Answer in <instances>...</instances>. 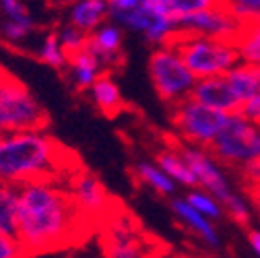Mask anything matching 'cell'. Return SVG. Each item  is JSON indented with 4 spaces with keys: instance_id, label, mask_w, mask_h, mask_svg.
I'll return each mask as SVG.
<instances>
[{
    "instance_id": "obj_8",
    "label": "cell",
    "mask_w": 260,
    "mask_h": 258,
    "mask_svg": "<svg viewBox=\"0 0 260 258\" xmlns=\"http://www.w3.org/2000/svg\"><path fill=\"white\" fill-rule=\"evenodd\" d=\"M48 112L38 98L17 77L5 75L0 79V135L46 128Z\"/></svg>"
},
{
    "instance_id": "obj_33",
    "label": "cell",
    "mask_w": 260,
    "mask_h": 258,
    "mask_svg": "<svg viewBox=\"0 0 260 258\" xmlns=\"http://www.w3.org/2000/svg\"><path fill=\"white\" fill-rule=\"evenodd\" d=\"M238 112L246 120H250L254 124H260V93L254 95V98H250V100H246V102H242V106H240Z\"/></svg>"
},
{
    "instance_id": "obj_32",
    "label": "cell",
    "mask_w": 260,
    "mask_h": 258,
    "mask_svg": "<svg viewBox=\"0 0 260 258\" xmlns=\"http://www.w3.org/2000/svg\"><path fill=\"white\" fill-rule=\"evenodd\" d=\"M0 13L5 19H21L29 17V9L23 0H0Z\"/></svg>"
},
{
    "instance_id": "obj_19",
    "label": "cell",
    "mask_w": 260,
    "mask_h": 258,
    "mask_svg": "<svg viewBox=\"0 0 260 258\" xmlns=\"http://www.w3.org/2000/svg\"><path fill=\"white\" fill-rule=\"evenodd\" d=\"M133 176L143 188L155 192L157 197H170L172 199V197H176V192H178V184L164 170H161L155 161L139 159L137 164L133 166Z\"/></svg>"
},
{
    "instance_id": "obj_11",
    "label": "cell",
    "mask_w": 260,
    "mask_h": 258,
    "mask_svg": "<svg viewBox=\"0 0 260 258\" xmlns=\"http://www.w3.org/2000/svg\"><path fill=\"white\" fill-rule=\"evenodd\" d=\"M178 147L184 155V159L188 161V166L194 174L197 186L211 192L215 199H219L221 203H225L234 195V186L227 178V174L223 172V166L211 155L209 149L203 147H194V145H186L178 141Z\"/></svg>"
},
{
    "instance_id": "obj_15",
    "label": "cell",
    "mask_w": 260,
    "mask_h": 258,
    "mask_svg": "<svg viewBox=\"0 0 260 258\" xmlns=\"http://www.w3.org/2000/svg\"><path fill=\"white\" fill-rule=\"evenodd\" d=\"M192 98L199 100L205 106H211L215 110L234 114L240 110L242 102L232 89L230 81L225 79V75L217 77H207V79H197V85L192 89Z\"/></svg>"
},
{
    "instance_id": "obj_36",
    "label": "cell",
    "mask_w": 260,
    "mask_h": 258,
    "mask_svg": "<svg viewBox=\"0 0 260 258\" xmlns=\"http://www.w3.org/2000/svg\"><path fill=\"white\" fill-rule=\"evenodd\" d=\"M248 244H250L252 252L260 258V230H254V228L248 230Z\"/></svg>"
},
{
    "instance_id": "obj_1",
    "label": "cell",
    "mask_w": 260,
    "mask_h": 258,
    "mask_svg": "<svg viewBox=\"0 0 260 258\" xmlns=\"http://www.w3.org/2000/svg\"><path fill=\"white\" fill-rule=\"evenodd\" d=\"M93 232L95 225L77 209L64 180L46 178L17 188L15 236L27 258L73 248Z\"/></svg>"
},
{
    "instance_id": "obj_29",
    "label": "cell",
    "mask_w": 260,
    "mask_h": 258,
    "mask_svg": "<svg viewBox=\"0 0 260 258\" xmlns=\"http://www.w3.org/2000/svg\"><path fill=\"white\" fill-rule=\"evenodd\" d=\"M56 34H58L60 44L64 46V50H67L69 54H75L79 50H85L87 44H89V34H87V31H83V29L71 25V23H64L56 31Z\"/></svg>"
},
{
    "instance_id": "obj_16",
    "label": "cell",
    "mask_w": 260,
    "mask_h": 258,
    "mask_svg": "<svg viewBox=\"0 0 260 258\" xmlns=\"http://www.w3.org/2000/svg\"><path fill=\"white\" fill-rule=\"evenodd\" d=\"M64 71H67V77H69L73 89L81 91V93H87L89 87L106 73L100 58H97L89 48L71 54L69 56V64H67V69Z\"/></svg>"
},
{
    "instance_id": "obj_9",
    "label": "cell",
    "mask_w": 260,
    "mask_h": 258,
    "mask_svg": "<svg viewBox=\"0 0 260 258\" xmlns=\"http://www.w3.org/2000/svg\"><path fill=\"white\" fill-rule=\"evenodd\" d=\"M97 232L104 258H149L147 240L135 215L122 205L112 209V213L97 225Z\"/></svg>"
},
{
    "instance_id": "obj_27",
    "label": "cell",
    "mask_w": 260,
    "mask_h": 258,
    "mask_svg": "<svg viewBox=\"0 0 260 258\" xmlns=\"http://www.w3.org/2000/svg\"><path fill=\"white\" fill-rule=\"evenodd\" d=\"M223 207H225V215L234 223H238L240 228H250V223L254 219V205L246 192L240 195V192L234 190V195L223 203Z\"/></svg>"
},
{
    "instance_id": "obj_26",
    "label": "cell",
    "mask_w": 260,
    "mask_h": 258,
    "mask_svg": "<svg viewBox=\"0 0 260 258\" xmlns=\"http://www.w3.org/2000/svg\"><path fill=\"white\" fill-rule=\"evenodd\" d=\"M17 230V186L0 182V232L15 236Z\"/></svg>"
},
{
    "instance_id": "obj_12",
    "label": "cell",
    "mask_w": 260,
    "mask_h": 258,
    "mask_svg": "<svg viewBox=\"0 0 260 258\" xmlns=\"http://www.w3.org/2000/svg\"><path fill=\"white\" fill-rule=\"evenodd\" d=\"M178 27H180V34L207 36V38H215V40L236 42L240 29H242V23L230 13V9L223 3H219L211 9L180 17Z\"/></svg>"
},
{
    "instance_id": "obj_3",
    "label": "cell",
    "mask_w": 260,
    "mask_h": 258,
    "mask_svg": "<svg viewBox=\"0 0 260 258\" xmlns=\"http://www.w3.org/2000/svg\"><path fill=\"white\" fill-rule=\"evenodd\" d=\"M108 13L110 21L141 36L153 48L174 44L180 36L178 19L161 9L157 0H108Z\"/></svg>"
},
{
    "instance_id": "obj_5",
    "label": "cell",
    "mask_w": 260,
    "mask_h": 258,
    "mask_svg": "<svg viewBox=\"0 0 260 258\" xmlns=\"http://www.w3.org/2000/svg\"><path fill=\"white\" fill-rule=\"evenodd\" d=\"M147 69L157 98L168 108L190 98L194 85H197V77L192 75L174 44L153 48Z\"/></svg>"
},
{
    "instance_id": "obj_6",
    "label": "cell",
    "mask_w": 260,
    "mask_h": 258,
    "mask_svg": "<svg viewBox=\"0 0 260 258\" xmlns=\"http://www.w3.org/2000/svg\"><path fill=\"white\" fill-rule=\"evenodd\" d=\"M174 46L178 48L180 56L184 58V62L188 64V69L197 79L225 75L240 62V52L236 48V42L180 34Z\"/></svg>"
},
{
    "instance_id": "obj_4",
    "label": "cell",
    "mask_w": 260,
    "mask_h": 258,
    "mask_svg": "<svg viewBox=\"0 0 260 258\" xmlns=\"http://www.w3.org/2000/svg\"><path fill=\"white\" fill-rule=\"evenodd\" d=\"M209 151L223 168L246 170L260 159V124L246 120L240 112L230 114Z\"/></svg>"
},
{
    "instance_id": "obj_30",
    "label": "cell",
    "mask_w": 260,
    "mask_h": 258,
    "mask_svg": "<svg viewBox=\"0 0 260 258\" xmlns=\"http://www.w3.org/2000/svg\"><path fill=\"white\" fill-rule=\"evenodd\" d=\"M223 5L242 25L260 19V0H223Z\"/></svg>"
},
{
    "instance_id": "obj_21",
    "label": "cell",
    "mask_w": 260,
    "mask_h": 258,
    "mask_svg": "<svg viewBox=\"0 0 260 258\" xmlns=\"http://www.w3.org/2000/svg\"><path fill=\"white\" fill-rule=\"evenodd\" d=\"M225 79L230 81L232 89L240 98V102H246L260 93V67L240 60L232 71L225 73Z\"/></svg>"
},
{
    "instance_id": "obj_39",
    "label": "cell",
    "mask_w": 260,
    "mask_h": 258,
    "mask_svg": "<svg viewBox=\"0 0 260 258\" xmlns=\"http://www.w3.org/2000/svg\"><path fill=\"white\" fill-rule=\"evenodd\" d=\"M0 19H3V13H0Z\"/></svg>"
},
{
    "instance_id": "obj_31",
    "label": "cell",
    "mask_w": 260,
    "mask_h": 258,
    "mask_svg": "<svg viewBox=\"0 0 260 258\" xmlns=\"http://www.w3.org/2000/svg\"><path fill=\"white\" fill-rule=\"evenodd\" d=\"M0 258H27L17 236L0 232Z\"/></svg>"
},
{
    "instance_id": "obj_38",
    "label": "cell",
    "mask_w": 260,
    "mask_h": 258,
    "mask_svg": "<svg viewBox=\"0 0 260 258\" xmlns=\"http://www.w3.org/2000/svg\"><path fill=\"white\" fill-rule=\"evenodd\" d=\"M60 3H64V5H69V3H73V0H60Z\"/></svg>"
},
{
    "instance_id": "obj_34",
    "label": "cell",
    "mask_w": 260,
    "mask_h": 258,
    "mask_svg": "<svg viewBox=\"0 0 260 258\" xmlns=\"http://www.w3.org/2000/svg\"><path fill=\"white\" fill-rule=\"evenodd\" d=\"M240 178H242V184L248 186V184H260V159L254 161L252 166H248L246 170L240 172Z\"/></svg>"
},
{
    "instance_id": "obj_7",
    "label": "cell",
    "mask_w": 260,
    "mask_h": 258,
    "mask_svg": "<svg viewBox=\"0 0 260 258\" xmlns=\"http://www.w3.org/2000/svg\"><path fill=\"white\" fill-rule=\"evenodd\" d=\"M227 118H230L227 112L205 106L199 100H194L192 95L178 102V104H174V106H170L172 128L178 135L180 143L203 147V149L211 147L215 137L225 126Z\"/></svg>"
},
{
    "instance_id": "obj_20",
    "label": "cell",
    "mask_w": 260,
    "mask_h": 258,
    "mask_svg": "<svg viewBox=\"0 0 260 258\" xmlns=\"http://www.w3.org/2000/svg\"><path fill=\"white\" fill-rule=\"evenodd\" d=\"M108 19V0H73L69 3V23L87 34H91Z\"/></svg>"
},
{
    "instance_id": "obj_17",
    "label": "cell",
    "mask_w": 260,
    "mask_h": 258,
    "mask_svg": "<svg viewBox=\"0 0 260 258\" xmlns=\"http://www.w3.org/2000/svg\"><path fill=\"white\" fill-rule=\"evenodd\" d=\"M87 95H89L93 108L100 114L108 116V118H114V116H118L124 110L122 91H120L118 83L114 81V77L110 73H104L100 79H97L89 87Z\"/></svg>"
},
{
    "instance_id": "obj_14",
    "label": "cell",
    "mask_w": 260,
    "mask_h": 258,
    "mask_svg": "<svg viewBox=\"0 0 260 258\" xmlns=\"http://www.w3.org/2000/svg\"><path fill=\"white\" fill-rule=\"evenodd\" d=\"M122 46H124V29L110 19L104 21L100 27L89 34L87 48L100 58L106 73L118 69L122 64V60H124Z\"/></svg>"
},
{
    "instance_id": "obj_10",
    "label": "cell",
    "mask_w": 260,
    "mask_h": 258,
    "mask_svg": "<svg viewBox=\"0 0 260 258\" xmlns=\"http://www.w3.org/2000/svg\"><path fill=\"white\" fill-rule=\"evenodd\" d=\"M64 184H67L77 209L95 225V232H97V225H100L116 207V203L112 201L104 182L93 172L77 166L67 178H64Z\"/></svg>"
},
{
    "instance_id": "obj_22",
    "label": "cell",
    "mask_w": 260,
    "mask_h": 258,
    "mask_svg": "<svg viewBox=\"0 0 260 258\" xmlns=\"http://www.w3.org/2000/svg\"><path fill=\"white\" fill-rule=\"evenodd\" d=\"M236 48L240 52V60L260 67V19L242 25L236 38Z\"/></svg>"
},
{
    "instance_id": "obj_24",
    "label": "cell",
    "mask_w": 260,
    "mask_h": 258,
    "mask_svg": "<svg viewBox=\"0 0 260 258\" xmlns=\"http://www.w3.org/2000/svg\"><path fill=\"white\" fill-rule=\"evenodd\" d=\"M36 31V21L29 17L21 19H0V38L11 46H21L25 44Z\"/></svg>"
},
{
    "instance_id": "obj_23",
    "label": "cell",
    "mask_w": 260,
    "mask_h": 258,
    "mask_svg": "<svg viewBox=\"0 0 260 258\" xmlns=\"http://www.w3.org/2000/svg\"><path fill=\"white\" fill-rule=\"evenodd\" d=\"M36 56L40 62L48 64L50 69H56V71H64L69 64V52L64 50V46L60 44L58 40V34L56 31H50V34H46L40 44H38V50H36Z\"/></svg>"
},
{
    "instance_id": "obj_2",
    "label": "cell",
    "mask_w": 260,
    "mask_h": 258,
    "mask_svg": "<svg viewBox=\"0 0 260 258\" xmlns=\"http://www.w3.org/2000/svg\"><path fill=\"white\" fill-rule=\"evenodd\" d=\"M79 159L46 128H29L0 135V182L23 186L27 182L58 178L64 180Z\"/></svg>"
},
{
    "instance_id": "obj_28",
    "label": "cell",
    "mask_w": 260,
    "mask_h": 258,
    "mask_svg": "<svg viewBox=\"0 0 260 258\" xmlns=\"http://www.w3.org/2000/svg\"><path fill=\"white\" fill-rule=\"evenodd\" d=\"M157 3L174 19H180V17H186V15H192V13L211 9L219 3H223V0H157Z\"/></svg>"
},
{
    "instance_id": "obj_37",
    "label": "cell",
    "mask_w": 260,
    "mask_h": 258,
    "mask_svg": "<svg viewBox=\"0 0 260 258\" xmlns=\"http://www.w3.org/2000/svg\"><path fill=\"white\" fill-rule=\"evenodd\" d=\"M5 75H7V71H5V69H3V67H0V79H3V77H5Z\"/></svg>"
},
{
    "instance_id": "obj_25",
    "label": "cell",
    "mask_w": 260,
    "mask_h": 258,
    "mask_svg": "<svg viewBox=\"0 0 260 258\" xmlns=\"http://www.w3.org/2000/svg\"><path fill=\"white\" fill-rule=\"evenodd\" d=\"M186 201L197 209L199 213H203L205 217L213 219V221H219L225 217V207L219 199H215L211 192L199 188V186H194V188H188L186 192Z\"/></svg>"
},
{
    "instance_id": "obj_13",
    "label": "cell",
    "mask_w": 260,
    "mask_h": 258,
    "mask_svg": "<svg viewBox=\"0 0 260 258\" xmlns=\"http://www.w3.org/2000/svg\"><path fill=\"white\" fill-rule=\"evenodd\" d=\"M170 209L176 217V221L182 225L186 232H190L197 240H201L207 248L211 250H217L221 246V236H219V230H217V221L205 217L203 213H199L194 209L186 197H172L170 201Z\"/></svg>"
},
{
    "instance_id": "obj_35",
    "label": "cell",
    "mask_w": 260,
    "mask_h": 258,
    "mask_svg": "<svg viewBox=\"0 0 260 258\" xmlns=\"http://www.w3.org/2000/svg\"><path fill=\"white\" fill-rule=\"evenodd\" d=\"M244 188H246V195L250 197V201L254 205V211L260 215V184H248Z\"/></svg>"
},
{
    "instance_id": "obj_18",
    "label": "cell",
    "mask_w": 260,
    "mask_h": 258,
    "mask_svg": "<svg viewBox=\"0 0 260 258\" xmlns=\"http://www.w3.org/2000/svg\"><path fill=\"white\" fill-rule=\"evenodd\" d=\"M155 164L164 170L176 184L178 188H194L197 186V180H194V174L188 166V161L184 159L178 143H170L168 147L159 149L155 155Z\"/></svg>"
}]
</instances>
